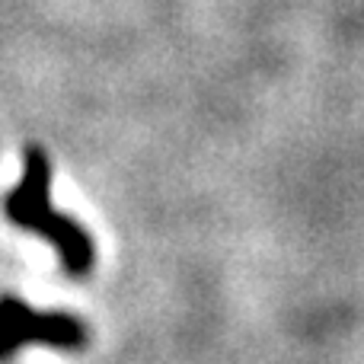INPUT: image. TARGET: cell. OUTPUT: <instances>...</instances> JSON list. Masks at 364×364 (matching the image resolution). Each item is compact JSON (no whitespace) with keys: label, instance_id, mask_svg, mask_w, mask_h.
I'll list each match as a JSON object with an SVG mask.
<instances>
[{"label":"cell","instance_id":"1","mask_svg":"<svg viewBox=\"0 0 364 364\" xmlns=\"http://www.w3.org/2000/svg\"><path fill=\"white\" fill-rule=\"evenodd\" d=\"M4 211L10 224L45 237L61 256L68 275L83 278L96 262V246L90 233L74 218L51 208V160L42 147L26 151V173L16 188L4 198Z\"/></svg>","mask_w":364,"mask_h":364},{"label":"cell","instance_id":"2","mask_svg":"<svg viewBox=\"0 0 364 364\" xmlns=\"http://www.w3.org/2000/svg\"><path fill=\"white\" fill-rule=\"evenodd\" d=\"M29 342L80 352L87 346V329L77 316L38 314L16 297H0V364L10 361Z\"/></svg>","mask_w":364,"mask_h":364}]
</instances>
